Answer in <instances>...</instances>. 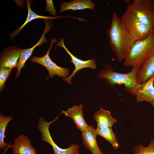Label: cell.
I'll return each mask as SVG.
<instances>
[{
  "mask_svg": "<svg viewBox=\"0 0 154 154\" xmlns=\"http://www.w3.org/2000/svg\"><path fill=\"white\" fill-rule=\"evenodd\" d=\"M106 33L111 50L118 61H122L136 41L125 30L116 12L113 13L110 27Z\"/></svg>",
  "mask_w": 154,
  "mask_h": 154,
  "instance_id": "cell-1",
  "label": "cell"
},
{
  "mask_svg": "<svg viewBox=\"0 0 154 154\" xmlns=\"http://www.w3.org/2000/svg\"><path fill=\"white\" fill-rule=\"evenodd\" d=\"M139 67H132L129 72L123 74L113 71L112 66L108 63L104 65V68L98 74L99 78L104 79L113 89L115 85H124V90L131 95L135 96L139 84L137 77Z\"/></svg>",
  "mask_w": 154,
  "mask_h": 154,
  "instance_id": "cell-2",
  "label": "cell"
},
{
  "mask_svg": "<svg viewBox=\"0 0 154 154\" xmlns=\"http://www.w3.org/2000/svg\"><path fill=\"white\" fill-rule=\"evenodd\" d=\"M154 55V30L146 38L136 41L123 59L125 66L140 67Z\"/></svg>",
  "mask_w": 154,
  "mask_h": 154,
  "instance_id": "cell-3",
  "label": "cell"
},
{
  "mask_svg": "<svg viewBox=\"0 0 154 154\" xmlns=\"http://www.w3.org/2000/svg\"><path fill=\"white\" fill-rule=\"evenodd\" d=\"M120 19L125 30L135 41L146 38L154 30L140 21L127 10Z\"/></svg>",
  "mask_w": 154,
  "mask_h": 154,
  "instance_id": "cell-4",
  "label": "cell"
},
{
  "mask_svg": "<svg viewBox=\"0 0 154 154\" xmlns=\"http://www.w3.org/2000/svg\"><path fill=\"white\" fill-rule=\"evenodd\" d=\"M126 10L140 21L154 29V1L133 0Z\"/></svg>",
  "mask_w": 154,
  "mask_h": 154,
  "instance_id": "cell-5",
  "label": "cell"
},
{
  "mask_svg": "<svg viewBox=\"0 0 154 154\" xmlns=\"http://www.w3.org/2000/svg\"><path fill=\"white\" fill-rule=\"evenodd\" d=\"M58 117V116H57L54 119L48 122L42 117H40L39 118L37 126L41 133L42 140L52 146L54 154H75L79 152L80 146L79 145L73 144L67 148H62L54 142L51 137L49 130V126L56 121Z\"/></svg>",
  "mask_w": 154,
  "mask_h": 154,
  "instance_id": "cell-6",
  "label": "cell"
},
{
  "mask_svg": "<svg viewBox=\"0 0 154 154\" xmlns=\"http://www.w3.org/2000/svg\"><path fill=\"white\" fill-rule=\"evenodd\" d=\"M56 42H58L56 38L51 39L50 47L46 54L40 57L33 56L31 57V60L32 62H35L44 66L48 70L50 78L53 77L55 75L60 77H67L69 74V69L58 66L52 61L49 55L53 44Z\"/></svg>",
  "mask_w": 154,
  "mask_h": 154,
  "instance_id": "cell-7",
  "label": "cell"
},
{
  "mask_svg": "<svg viewBox=\"0 0 154 154\" xmlns=\"http://www.w3.org/2000/svg\"><path fill=\"white\" fill-rule=\"evenodd\" d=\"M55 45L60 46L65 49L71 58V62L75 66V69L72 74L69 76L62 78L63 81H66L68 84H72V78L80 70L86 68H89L94 70L96 68V65L94 59L92 58L87 60H83L73 55L65 46L64 43V39L60 38L59 41L57 42Z\"/></svg>",
  "mask_w": 154,
  "mask_h": 154,
  "instance_id": "cell-8",
  "label": "cell"
},
{
  "mask_svg": "<svg viewBox=\"0 0 154 154\" xmlns=\"http://www.w3.org/2000/svg\"><path fill=\"white\" fill-rule=\"evenodd\" d=\"M22 50L13 46L6 48L0 54V68H17Z\"/></svg>",
  "mask_w": 154,
  "mask_h": 154,
  "instance_id": "cell-9",
  "label": "cell"
},
{
  "mask_svg": "<svg viewBox=\"0 0 154 154\" xmlns=\"http://www.w3.org/2000/svg\"><path fill=\"white\" fill-rule=\"evenodd\" d=\"M154 75L147 81L139 84L136 94V102L145 101L154 106Z\"/></svg>",
  "mask_w": 154,
  "mask_h": 154,
  "instance_id": "cell-10",
  "label": "cell"
},
{
  "mask_svg": "<svg viewBox=\"0 0 154 154\" xmlns=\"http://www.w3.org/2000/svg\"><path fill=\"white\" fill-rule=\"evenodd\" d=\"M12 147L13 154H37V149L31 145L29 138L23 134L14 139Z\"/></svg>",
  "mask_w": 154,
  "mask_h": 154,
  "instance_id": "cell-11",
  "label": "cell"
},
{
  "mask_svg": "<svg viewBox=\"0 0 154 154\" xmlns=\"http://www.w3.org/2000/svg\"><path fill=\"white\" fill-rule=\"evenodd\" d=\"M44 21L45 25V29L39 41L34 46L30 48L22 49L17 67V70L15 76V79H16L20 75L21 70L24 66L26 61L31 55L35 48L37 46L42 45L43 43L48 42L46 40L45 35L46 33L50 30L52 25L49 26L50 22L46 21Z\"/></svg>",
  "mask_w": 154,
  "mask_h": 154,
  "instance_id": "cell-12",
  "label": "cell"
},
{
  "mask_svg": "<svg viewBox=\"0 0 154 154\" xmlns=\"http://www.w3.org/2000/svg\"><path fill=\"white\" fill-rule=\"evenodd\" d=\"M83 106L75 105L68 109L67 110H62L61 114L71 118L73 120L76 127L82 132L86 129L88 125L85 121L83 116Z\"/></svg>",
  "mask_w": 154,
  "mask_h": 154,
  "instance_id": "cell-13",
  "label": "cell"
},
{
  "mask_svg": "<svg viewBox=\"0 0 154 154\" xmlns=\"http://www.w3.org/2000/svg\"><path fill=\"white\" fill-rule=\"evenodd\" d=\"M97 135L96 129L92 125H89L88 128L81 134L83 144L92 154H105L98 147L96 140Z\"/></svg>",
  "mask_w": 154,
  "mask_h": 154,
  "instance_id": "cell-14",
  "label": "cell"
},
{
  "mask_svg": "<svg viewBox=\"0 0 154 154\" xmlns=\"http://www.w3.org/2000/svg\"><path fill=\"white\" fill-rule=\"evenodd\" d=\"M94 117L97 123V129L112 128L117 122V120L112 116L110 111L102 108L94 113Z\"/></svg>",
  "mask_w": 154,
  "mask_h": 154,
  "instance_id": "cell-15",
  "label": "cell"
},
{
  "mask_svg": "<svg viewBox=\"0 0 154 154\" xmlns=\"http://www.w3.org/2000/svg\"><path fill=\"white\" fill-rule=\"evenodd\" d=\"M95 3L90 0H74L68 2L65 1L60 5L59 12L62 13L69 10H79L89 9L95 10Z\"/></svg>",
  "mask_w": 154,
  "mask_h": 154,
  "instance_id": "cell-16",
  "label": "cell"
},
{
  "mask_svg": "<svg viewBox=\"0 0 154 154\" xmlns=\"http://www.w3.org/2000/svg\"><path fill=\"white\" fill-rule=\"evenodd\" d=\"M154 75V55L145 61L139 67L138 74L139 84L147 81Z\"/></svg>",
  "mask_w": 154,
  "mask_h": 154,
  "instance_id": "cell-17",
  "label": "cell"
},
{
  "mask_svg": "<svg viewBox=\"0 0 154 154\" xmlns=\"http://www.w3.org/2000/svg\"><path fill=\"white\" fill-rule=\"evenodd\" d=\"M26 4L28 9V14L26 21L23 24L18 28L16 30L10 33L9 36L11 39H13L14 37L18 35L22 31L24 27L28 23L31 21L38 19H43L46 20H53L59 18L63 17H65L57 16L56 17H51L49 16H43L39 15L34 12L31 9V1L30 0H26Z\"/></svg>",
  "mask_w": 154,
  "mask_h": 154,
  "instance_id": "cell-18",
  "label": "cell"
},
{
  "mask_svg": "<svg viewBox=\"0 0 154 154\" xmlns=\"http://www.w3.org/2000/svg\"><path fill=\"white\" fill-rule=\"evenodd\" d=\"M13 119L12 116H5L2 113L0 114V150L12 147L11 143L5 142V132L7 124Z\"/></svg>",
  "mask_w": 154,
  "mask_h": 154,
  "instance_id": "cell-19",
  "label": "cell"
},
{
  "mask_svg": "<svg viewBox=\"0 0 154 154\" xmlns=\"http://www.w3.org/2000/svg\"><path fill=\"white\" fill-rule=\"evenodd\" d=\"M97 135H100L107 140L113 149L116 150L118 148L119 144L117 140L116 135L114 132L112 127L96 128Z\"/></svg>",
  "mask_w": 154,
  "mask_h": 154,
  "instance_id": "cell-20",
  "label": "cell"
},
{
  "mask_svg": "<svg viewBox=\"0 0 154 154\" xmlns=\"http://www.w3.org/2000/svg\"><path fill=\"white\" fill-rule=\"evenodd\" d=\"M133 154H154V139L152 138L148 146L145 147L141 144L133 147Z\"/></svg>",
  "mask_w": 154,
  "mask_h": 154,
  "instance_id": "cell-21",
  "label": "cell"
},
{
  "mask_svg": "<svg viewBox=\"0 0 154 154\" xmlns=\"http://www.w3.org/2000/svg\"><path fill=\"white\" fill-rule=\"evenodd\" d=\"M12 69L0 68V91L4 89L5 83L10 75Z\"/></svg>",
  "mask_w": 154,
  "mask_h": 154,
  "instance_id": "cell-22",
  "label": "cell"
},
{
  "mask_svg": "<svg viewBox=\"0 0 154 154\" xmlns=\"http://www.w3.org/2000/svg\"><path fill=\"white\" fill-rule=\"evenodd\" d=\"M45 11H48L52 15L56 16V11L52 0H46Z\"/></svg>",
  "mask_w": 154,
  "mask_h": 154,
  "instance_id": "cell-23",
  "label": "cell"
},
{
  "mask_svg": "<svg viewBox=\"0 0 154 154\" xmlns=\"http://www.w3.org/2000/svg\"><path fill=\"white\" fill-rule=\"evenodd\" d=\"M9 148H8L7 149H5V151H4V152L3 153V154H5V152L6 151H7V150Z\"/></svg>",
  "mask_w": 154,
  "mask_h": 154,
  "instance_id": "cell-24",
  "label": "cell"
},
{
  "mask_svg": "<svg viewBox=\"0 0 154 154\" xmlns=\"http://www.w3.org/2000/svg\"><path fill=\"white\" fill-rule=\"evenodd\" d=\"M75 154H80V153H79V152H78L76 153Z\"/></svg>",
  "mask_w": 154,
  "mask_h": 154,
  "instance_id": "cell-25",
  "label": "cell"
}]
</instances>
